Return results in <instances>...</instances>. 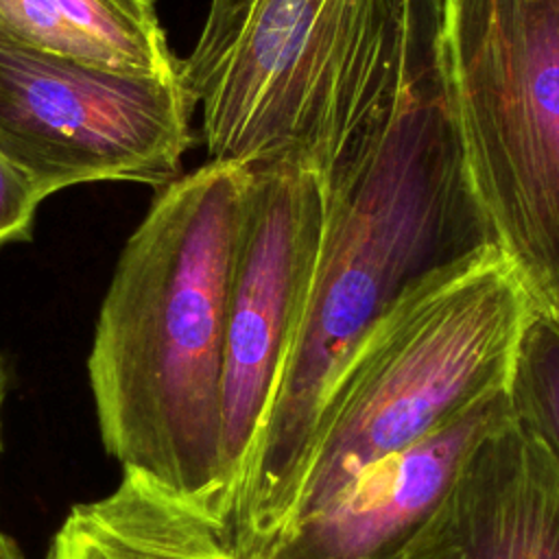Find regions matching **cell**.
<instances>
[{
	"instance_id": "obj_11",
	"label": "cell",
	"mask_w": 559,
	"mask_h": 559,
	"mask_svg": "<svg viewBox=\"0 0 559 559\" xmlns=\"http://www.w3.org/2000/svg\"><path fill=\"white\" fill-rule=\"evenodd\" d=\"M0 35L120 72L181 74L155 0H0Z\"/></svg>"
},
{
	"instance_id": "obj_16",
	"label": "cell",
	"mask_w": 559,
	"mask_h": 559,
	"mask_svg": "<svg viewBox=\"0 0 559 559\" xmlns=\"http://www.w3.org/2000/svg\"><path fill=\"white\" fill-rule=\"evenodd\" d=\"M0 406H2V367H0Z\"/></svg>"
},
{
	"instance_id": "obj_3",
	"label": "cell",
	"mask_w": 559,
	"mask_h": 559,
	"mask_svg": "<svg viewBox=\"0 0 559 559\" xmlns=\"http://www.w3.org/2000/svg\"><path fill=\"white\" fill-rule=\"evenodd\" d=\"M439 0H210L181 76L207 162L323 181L389 114Z\"/></svg>"
},
{
	"instance_id": "obj_15",
	"label": "cell",
	"mask_w": 559,
	"mask_h": 559,
	"mask_svg": "<svg viewBox=\"0 0 559 559\" xmlns=\"http://www.w3.org/2000/svg\"><path fill=\"white\" fill-rule=\"evenodd\" d=\"M542 317H544V319H546V321H548V323L559 332V297H557V301L550 306V310H548V312H544Z\"/></svg>"
},
{
	"instance_id": "obj_4",
	"label": "cell",
	"mask_w": 559,
	"mask_h": 559,
	"mask_svg": "<svg viewBox=\"0 0 559 559\" xmlns=\"http://www.w3.org/2000/svg\"><path fill=\"white\" fill-rule=\"evenodd\" d=\"M535 314L520 273L491 242L408 286L334 378L284 528L369 465L507 391Z\"/></svg>"
},
{
	"instance_id": "obj_7",
	"label": "cell",
	"mask_w": 559,
	"mask_h": 559,
	"mask_svg": "<svg viewBox=\"0 0 559 559\" xmlns=\"http://www.w3.org/2000/svg\"><path fill=\"white\" fill-rule=\"evenodd\" d=\"M325 194L323 177L304 166H264L249 175L223 352L225 511L304 312L321 245Z\"/></svg>"
},
{
	"instance_id": "obj_14",
	"label": "cell",
	"mask_w": 559,
	"mask_h": 559,
	"mask_svg": "<svg viewBox=\"0 0 559 559\" xmlns=\"http://www.w3.org/2000/svg\"><path fill=\"white\" fill-rule=\"evenodd\" d=\"M0 559H24L17 542L0 528Z\"/></svg>"
},
{
	"instance_id": "obj_1",
	"label": "cell",
	"mask_w": 559,
	"mask_h": 559,
	"mask_svg": "<svg viewBox=\"0 0 559 559\" xmlns=\"http://www.w3.org/2000/svg\"><path fill=\"white\" fill-rule=\"evenodd\" d=\"M432 39L389 114L325 179L304 312L223 518L238 559H260L288 524L323 400L365 332L417 280L491 242L463 173Z\"/></svg>"
},
{
	"instance_id": "obj_12",
	"label": "cell",
	"mask_w": 559,
	"mask_h": 559,
	"mask_svg": "<svg viewBox=\"0 0 559 559\" xmlns=\"http://www.w3.org/2000/svg\"><path fill=\"white\" fill-rule=\"evenodd\" d=\"M507 395L559 465V332L539 312L520 341Z\"/></svg>"
},
{
	"instance_id": "obj_13",
	"label": "cell",
	"mask_w": 559,
	"mask_h": 559,
	"mask_svg": "<svg viewBox=\"0 0 559 559\" xmlns=\"http://www.w3.org/2000/svg\"><path fill=\"white\" fill-rule=\"evenodd\" d=\"M46 197L35 181L0 153V245L26 240Z\"/></svg>"
},
{
	"instance_id": "obj_9",
	"label": "cell",
	"mask_w": 559,
	"mask_h": 559,
	"mask_svg": "<svg viewBox=\"0 0 559 559\" xmlns=\"http://www.w3.org/2000/svg\"><path fill=\"white\" fill-rule=\"evenodd\" d=\"M507 404L502 391L419 443L369 465L321 509L284 528L260 559H400L472 443Z\"/></svg>"
},
{
	"instance_id": "obj_8",
	"label": "cell",
	"mask_w": 559,
	"mask_h": 559,
	"mask_svg": "<svg viewBox=\"0 0 559 559\" xmlns=\"http://www.w3.org/2000/svg\"><path fill=\"white\" fill-rule=\"evenodd\" d=\"M400 559H559V465L511 404Z\"/></svg>"
},
{
	"instance_id": "obj_5",
	"label": "cell",
	"mask_w": 559,
	"mask_h": 559,
	"mask_svg": "<svg viewBox=\"0 0 559 559\" xmlns=\"http://www.w3.org/2000/svg\"><path fill=\"white\" fill-rule=\"evenodd\" d=\"M435 70L491 242L559 297V0H439Z\"/></svg>"
},
{
	"instance_id": "obj_6",
	"label": "cell",
	"mask_w": 559,
	"mask_h": 559,
	"mask_svg": "<svg viewBox=\"0 0 559 559\" xmlns=\"http://www.w3.org/2000/svg\"><path fill=\"white\" fill-rule=\"evenodd\" d=\"M192 109L181 74L120 72L0 35V153L44 197L90 181L168 186Z\"/></svg>"
},
{
	"instance_id": "obj_2",
	"label": "cell",
	"mask_w": 559,
	"mask_h": 559,
	"mask_svg": "<svg viewBox=\"0 0 559 559\" xmlns=\"http://www.w3.org/2000/svg\"><path fill=\"white\" fill-rule=\"evenodd\" d=\"M249 175L207 162L157 190L120 251L87 358L109 456L221 528L223 352Z\"/></svg>"
},
{
	"instance_id": "obj_10",
	"label": "cell",
	"mask_w": 559,
	"mask_h": 559,
	"mask_svg": "<svg viewBox=\"0 0 559 559\" xmlns=\"http://www.w3.org/2000/svg\"><path fill=\"white\" fill-rule=\"evenodd\" d=\"M44 559H238L221 524L199 507L124 472L120 485L76 504Z\"/></svg>"
}]
</instances>
